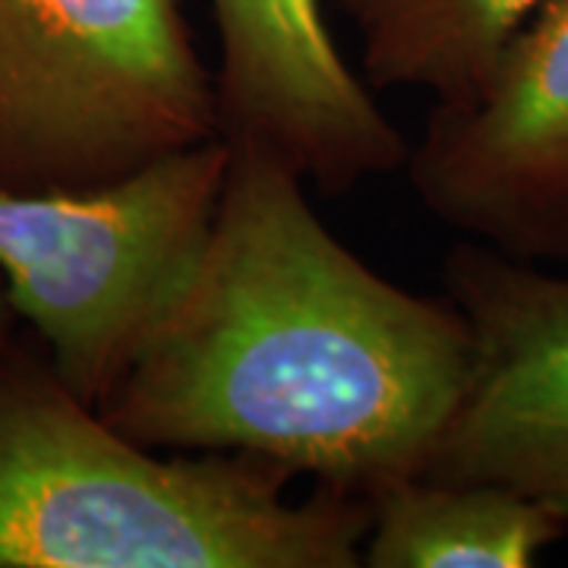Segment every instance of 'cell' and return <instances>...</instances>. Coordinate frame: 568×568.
<instances>
[{"instance_id":"8992f818","label":"cell","mask_w":568,"mask_h":568,"mask_svg":"<svg viewBox=\"0 0 568 568\" xmlns=\"http://www.w3.org/2000/svg\"><path fill=\"white\" fill-rule=\"evenodd\" d=\"M443 278L474 364L424 474L515 489L568 528V275L467 241Z\"/></svg>"},{"instance_id":"9c48e42d","label":"cell","mask_w":568,"mask_h":568,"mask_svg":"<svg viewBox=\"0 0 568 568\" xmlns=\"http://www.w3.org/2000/svg\"><path fill=\"white\" fill-rule=\"evenodd\" d=\"M361 80L420 89L446 104L470 95L547 0H342Z\"/></svg>"},{"instance_id":"6da1fadb","label":"cell","mask_w":568,"mask_h":568,"mask_svg":"<svg viewBox=\"0 0 568 568\" xmlns=\"http://www.w3.org/2000/svg\"><path fill=\"white\" fill-rule=\"evenodd\" d=\"M470 364L448 297L383 278L291 164L231 140L203 263L99 414L159 452L244 455L369 503L424 474Z\"/></svg>"},{"instance_id":"30bf717a","label":"cell","mask_w":568,"mask_h":568,"mask_svg":"<svg viewBox=\"0 0 568 568\" xmlns=\"http://www.w3.org/2000/svg\"><path fill=\"white\" fill-rule=\"evenodd\" d=\"M10 304H7V294H3V282H0V354L3 347L10 345Z\"/></svg>"},{"instance_id":"3957f363","label":"cell","mask_w":568,"mask_h":568,"mask_svg":"<svg viewBox=\"0 0 568 568\" xmlns=\"http://www.w3.org/2000/svg\"><path fill=\"white\" fill-rule=\"evenodd\" d=\"M231 140L89 190H0V282L58 379L102 410L203 263Z\"/></svg>"},{"instance_id":"8fae6325","label":"cell","mask_w":568,"mask_h":568,"mask_svg":"<svg viewBox=\"0 0 568 568\" xmlns=\"http://www.w3.org/2000/svg\"><path fill=\"white\" fill-rule=\"evenodd\" d=\"M562 260H566V263H568V246H566V253H562Z\"/></svg>"},{"instance_id":"277c9868","label":"cell","mask_w":568,"mask_h":568,"mask_svg":"<svg viewBox=\"0 0 568 568\" xmlns=\"http://www.w3.org/2000/svg\"><path fill=\"white\" fill-rule=\"evenodd\" d=\"M186 0H0V190H89L222 136Z\"/></svg>"},{"instance_id":"ba28073f","label":"cell","mask_w":568,"mask_h":568,"mask_svg":"<svg viewBox=\"0 0 568 568\" xmlns=\"http://www.w3.org/2000/svg\"><path fill=\"white\" fill-rule=\"evenodd\" d=\"M568 528L496 484L407 477L369 496L366 568H528Z\"/></svg>"},{"instance_id":"5b68a950","label":"cell","mask_w":568,"mask_h":568,"mask_svg":"<svg viewBox=\"0 0 568 568\" xmlns=\"http://www.w3.org/2000/svg\"><path fill=\"white\" fill-rule=\"evenodd\" d=\"M433 219L521 260L568 246V0H547L470 95L433 104L407 149Z\"/></svg>"},{"instance_id":"52a82bcc","label":"cell","mask_w":568,"mask_h":568,"mask_svg":"<svg viewBox=\"0 0 568 568\" xmlns=\"http://www.w3.org/2000/svg\"><path fill=\"white\" fill-rule=\"evenodd\" d=\"M209 3L222 48L224 136L268 149L325 193L405 164V136L345 63L320 0Z\"/></svg>"},{"instance_id":"7a4b0ae2","label":"cell","mask_w":568,"mask_h":568,"mask_svg":"<svg viewBox=\"0 0 568 568\" xmlns=\"http://www.w3.org/2000/svg\"><path fill=\"white\" fill-rule=\"evenodd\" d=\"M114 429L41 354H0V568H357L369 503Z\"/></svg>"}]
</instances>
